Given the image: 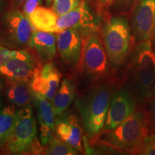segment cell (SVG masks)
I'll list each match as a JSON object with an SVG mask.
<instances>
[{
  "mask_svg": "<svg viewBox=\"0 0 155 155\" xmlns=\"http://www.w3.org/2000/svg\"><path fill=\"white\" fill-rule=\"evenodd\" d=\"M38 121L30 106L17 111L12 131L5 144V152L14 155L40 154L43 145L38 138Z\"/></svg>",
  "mask_w": 155,
  "mask_h": 155,
  "instance_id": "obj_1",
  "label": "cell"
},
{
  "mask_svg": "<svg viewBox=\"0 0 155 155\" xmlns=\"http://www.w3.org/2000/svg\"><path fill=\"white\" fill-rule=\"evenodd\" d=\"M111 94L109 86L100 85L89 90L75 101L83 129L90 137H96L104 129Z\"/></svg>",
  "mask_w": 155,
  "mask_h": 155,
  "instance_id": "obj_2",
  "label": "cell"
},
{
  "mask_svg": "<svg viewBox=\"0 0 155 155\" xmlns=\"http://www.w3.org/2000/svg\"><path fill=\"white\" fill-rule=\"evenodd\" d=\"M132 86L139 101L152 98V87L155 78V51L152 41L139 42L132 55Z\"/></svg>",
  "mask_w": 155,
  "mask_h": 155,
  "instance_id": "obj_3",
  "label": "cell"
},
{
  "mask_svg": "<svg viewBox=\"0 0 155 155\" xmlns=\"http://www.w3.org/2000/svg\"><path fill=\"white\" fill-rule=\"evenodd\" d=\"M148 131L144 114L134 112L115 129L107 131L101 140L116 150L137 154Z\"/></svg>",
  "mask_w": 155,
  "mask_h": 155,
  "instance_id": "obj_4",
  "label": "cell"
},
{
  "mask_svg": "<svg viewBox=\"0 0 155 155\" xmlns=\"http://www.w3.org/2000/svg\"><path fill=\"white\" fill-rule=\"evenodd\" d=\"M131 30L127 19L114 17L106 23L103 29V43L108 59L114 67L124 63L131 47Z\"/></svg>",
  "mask_w": 155,
  "mask_h": 155,
  "instance_id": "obj_5",
  "label": "cell"
},
{
  "mask_svg": "<svg viewBox=\"0 0 155 155\" xmlns=\"http://www.w3.org/2000/svg\"><path fill=\"white\" fill-rule=\"evenodd\" d=\"M35 30L28 16L18 8L11 9L3 17L0 31V44L19 50L28 45Z\"/></svg>",
  "mask_w": 155,
  "mask_h": 155,
  "instance_id": "obj_6",
  "label": "cell"
},
{
  "mask_svg": "<svg viewBox=\"0 0 155 155\" xmlns=\"http://www.w3.org/2000/svg\"><path fill=\"white\" fill-rule=\"evenodd\" d=\"M81 68L94 78L104 77L108 72L109 64L104 43L95 32L85 35L81 57Z\"/></svg>",
  "mask_w": 155,
  "mask_h": 155,
  "instance_id": "obj_7",
  "label": "cell"
},
{
  "mask_svg": "<svg viewBox=\"0 0 155 155\" xmlns=\"http://www.w3.org/2000/svg\"><path fill=\"white\" fill-rule=\"evenodd\" d=\"M40 67L35 57L28 50H15L14 54L0 65V76L9 81L30 82Z\"/></svg>",
  "mask_w": 155,
  "mask_h": 155,
  "instance_id": "obj_8",
  "label": "cell"
},
{
  "mask_svg": "<svg viewBox=\"0 0 155 155\" xmlns=\"http://www.w3.org/2000/svg\"><path fill=\"white\" fill-rule=\"evenodd\" d=\"M131 28L137 41L155 38V0H139L132 17Z\"/></svg>",
  "mask_w": 155,
  "mask_h": 155,
  "instance_id": "obj_9",
  "label": "cell"
},
{
  "mask_svg": "<svg viewBox=\"0 0 155 155\" xmlns=\"http://www.w3.org/2000/svg\"><path fill=\"white\" fill-rule=\"evenodd\" d=\"M98 28V20L93 14L85 0L73 10L58 16L57 19L58 32L68 28H74L86 35L94 32Z\"/></svg>",
  "mask_w": 155,
  "mask_h": 155,
  "instance_id": "obj_10",
  "label": "cell"
},
{
  "mask_svg": "<svg viewBox=\"0 0 155 155\" xmlns=\"http://www.w3.org/2000/svg\"><path fill=\"white\" fill-rule=\"evenodd\" d=\"M83 32L74 28L65 29L57 33V50L65 63L70 67L76 66L82 53Z\"/></svg>",
  "mask_w": 155,
  "mask_h": 155,
  "instance_id": "obj_11",
  "label": "cell"
},
{
  "mask_svg": "<svg viewBox=\"0 0 155 155\" xmlns=\"http://www.w3.org/2000/svg\"><path fill=\"white\" fill-rule=\"evenodd\" d=\"M61 80V74L58 68L52 62H48L37 69L30 81V86L33 91L51 101L59 88Z\"/></svg>",
  "mask_w": 155,
  "mask_h": 155,
  "instance_id": "obj_12",
  "label": "cell"
},
{
  "mask_svg": "<svg viewBox=\"0 0 155 155\" xmlns=\"http://www.w3.org/2000/svg\"><path fill=\"white\" fill-rule=\"evenodd\" d=\"M135 110L132 97L125 90L117 91L111 98L105 120L104 129L110 131L129 118Z\"/></svg>",
  "mask_w": 155,
  "mask_h": 155,
  "instance_id": "obj_13",
  "label": "cell"
},
{
  "mask_svg": "<svg viewBox=\"0 0 155 155\" xmlns=\"http://www.w3.org/2000/svg\"><path fill=\"white\" fill-rule=\"evenodd\" d=\"M32 102L37 112L40 142L46 146L55 132V112L51 101L38 93L33 91Z\"/></svg>",
  "mask_w": 155,
  "mask_h": 155,
  "instance_id": "obj_14",
  "label": "cell"
},
{
  "mask_svg": "<svg viewBox=\"0 0 155 155\" xmlns=\"http://www.w3.org/2000/svg\"><path fill=\"white\" fill-rule=\"evenodd\" d=\"M58 116L55 121V133L58 138L79 152H83L82 130L77 116L64 112Z\"/></svg>",
  "mask_w": 155,
  "mask_h": 155,
  "instance_id": "obj_15",
  "label": "cell"
},
{
  "mask_svg": "<svg viewBox=\"0 0 155 155\" xmlns=\"http://www.w3.org/2000/svg\"><path fill=\"white\" fill-rule=\"evenodd\" d=\"M57 35L55 33L35 30L28 46L34 50L42 63L50 62L57 53Z\"/></svg>",
  "mask_w": 155,
  "mask_h": 155,
  "instance_id": "obj_16",
  "label": "cell"
},
{
  "mask_svg": "<svg viewBox=\"0 0 155 155\" xmlns=\"http://www.w3.org/2000/svg\"><path fill=\"white\" fill-rule=\"evenodd\" d=\"M28 17L35 30L58 33L57 29L58 15L52 9L39 6Z\"/></svg>",
  "mask_w": 155,
  "mask_h": 155,
  "instance_id": "obj_17",
  "label": "cell"
},
{
  "mask_svg": "<svg viewBox=\"0 0 155 155\" xmlns=\"http://www.w3.org/2000/svg\"><path fill=\"white\" fill-rule=\"evenodd\" d=\"M7 98L15 106H30L33 101V91L30 86V82L10 81L7 91Z\"/></svg>",
  "mask_w": 155,
  "mask_h": 155,
  "instance_id": "obj_18",
  "label": "cell"
},
{
  "mask_svg": "<svg viewBox=\"0 0 155 155\" xmlns=\"http://www.w3.org/2000/svg\"><path fill=\"white\" fill-rule=\"evenodd\" d=\"M75 97V86L69 79L64 78L51 101L56 116L63 114L72 104Z\"/></svg>",
  "mask_w": 155,
  "mask_h": 155,
  "instance_id": "obj_19",
  "label": "cell"
},
{
  "mask_svg": "<svg viewBox=\"0 0 155 155\" xmlns=\"http://www.w3.org/2000/svg\"><path fill=\"white\" fill-rule=\"evenodd\" d=\"M14 106L12 104L0 110V147L5 145L14 127L17 115Z\"/></svg>",
  "mask_w": 155,
  "mask_h": 155,
  "instance_id": "obj_20",
  "label": "cell"
},
{
  "mask_svg": "<svg viewBox=\"0 0 155 155\" xmlns=\"http://www.w3.org/2000/svg\"><path fill=\"white\" fill-rule=\"evenodd\" d=\"M79 151L65 141L53 136L46 145L44 154L48 155H75Z\"/></svg>",
  "mask_w": 155,
  "mask_h": 155,
  "instance_id": "obj_21",
  "label": "cell"
},
{
  "mask_svg": "<svg viewBox=\"0 0 155 155\" xmlns=\"http://www.w3.org/2000/svg\"><path fill=\"white\" fill-rule=\"evenodd\" d=\"M83 0H53L51 9L58 16H61L75 9Z\"/></svg>",
  "mask_w": 155,
  "mask_h": 155,
  "instance_id": "obj_22",
  "label": "cell"
},
{
  "mask_svg": "<svg viewBox=\"0 0 155 155\" xmlns=\"http://www.w3.org/2000/svg\"><path fill=\"white\" fill-rule=\"evenodd\" d=\"M137 154L143 155H155V134H147L140 145Z\"/></svg>",
  "mask_w": 155,
  "mask_h": 155,
  "instance_id": "obj_23",
  "label": "cell"
},
{
  "mask_svg": "<svg viewBox=\"0 0 155 155\" xmlns=\"http://www.w3.org/2000/svg\"><path fill=\"white\" fill-rule=\"evenodd\" d=\"M144 114L147 128L155 134V97L149 101Z\"/></svg>",
  "mask_w": 155,
  "mask_h": 155,
  "instance_id": "obj_24",
  "label": "cell"
},
{
  "mask_svg": "<svg viewBox=\"0 0 155 155\" xmlns=\"http://www.w3.org/2000/svg\"><path fill=\"white\" fill-rule=\"evenodd\" d=\"M42 0H25L23 5V12L26 16L32 14L37 7L40 6Z\"/></svg>",
  "mask_w": 155,
  "mask_h": 155,
  "instance_id": "obj_25",
  "label": "cell"
},
{
  "mask_svg": "<svg viewBox=\"0 0 155 155\" xmlns=\"http://www.w3.org/2000/svg\"><path fill=\"white\" fill-rule=\"evenodd\" d=\"M14 53L15 50H9L7 48L0 44V65L10 58Z\"/></svg>",
  "mask_w": 155,
  "mask_h": 155,
  "instance_id": "obj_26",
  "label": "cell"
},
{
  "mask_svg": "<svg viewBox=\"0 0 155 155\" xmlns=\"http://www.w3.org/2000/svg\"><path fill=\"white\" fill-rule=\"evenodd\" d=\"M96 1L99 8L101 9L108 8L114 3V0H96Z\"/></svg>",
  "mask_w": 155,
  "mask_h": 155,
  "instance_id": "obj_27",
  "label": "cell"
},
{
  "mask_svg": "<svg viewBox=\"0 0 155 155\" xmlns=\"http://www.w3.org/2000/svg\"><path fill=\"white\" fill-rule=\"evenodd\" d=\"M25 0H10L12 5L15 8H18V7H20L24 5Z\"/></svg>",
  "mask_w": 155,
  "mask_h": 155,
  "instance_id": "obj_28",
  "label": "cell"
},
{
  "mask_svg": "<svg viewBox=\"0 0 155 155\" xmlns=\"http://www.w3.org/2000/svg\"><path fill=\"white\" fill-rule=\"evenodd\" d=\"M4 86H5V78L0 76V91L2 90Z\"/></svg>",
  "mask_w": 155,
  "mask_h": 155,
  "instance_id": "obj_29",
  "label": "cell"
},
{
  "mask_svg": "<svg viewBox=\"0 0 155 155\" xmlns=\"http://www.w3.org/2000/svg\"><path fill=\"white\" fill-rule=\"evenodd\" d=\"M152 96L155 97V78H154V83H153V85L152 87Z\"/></svg>",
  "mask_w": 155,
  "mask_h": 155,
  "instance_id": "obj_30",
  "label": "cell"
},
{
  "mask_svg": "<svg viewBox=\"0 0 155 155\" xmlns=\"http://www.w3.org/2000/svg\"><path fill=\"white\" fill-rule=\"evenodd\" d=\"M53 0H45V2H46V5L48 6H50L52 5V3H53Z\"/></svg>",
  "mask_w": 155,
  "mask_h": 155,
  "instance_id": "obj_31",
  "label": "cell"
},
{
  "mask_svg": "<svg viewBox=\"0 0 155 155\" xmlns=\"http://www.w3.org/2000/svg\"><path fill=\"white\" fill-rule=\"evenodd\" d=\"M117 1L121 2H130L131 0H117Z\"/></svg>",
  "mask_w": 155,
  "mask_h": 155,
  "instance_id": "obj_32",
  "label": "cell"
},
{
  "mask_svg": "<svg viewBox=\"0 0 155 155\" xmlns=\"http://www.w3.org/2000/svg\"><path fill=\"white\" fill-rule=\"evenodd\" d=\"M152 46H153V48H154V51H155V38L154 39V40H153Z\"/></svg>",
  "mask_w": 155,
  "mask_h": 155,
  "instance_id": "obj_33",
  "label": "cell"
},
{
  "mask_svg": "<svg viewBox=\"0 0 155 155\" xmlns=\"http://www.w3.org/2000/svg\"><path fill=\"white\" fill-rule=\"evenodd\" d=\"M2 104V98H1V97H0V108H1Z\"/></svg>",
  "mask_w": 155,
  "mask_h": 155,
  "instance_id": "obj_34",
  "label": "cell"
},
{
  "mask_svg": "<svg viewBox=\"0 0 155 155\" xmlns=\"http://www.w3.org/2000/svg\"><path fill=\"white\" fill-rule=\"evenodd\" d=\"M1 9H2V2L0 1V11H1Z\"/></svg>",
  "mask_w": 155,
  "mask_h": 155,
  "instance_id": "obj_35",
  "label": "cell"
}]
</instances>
